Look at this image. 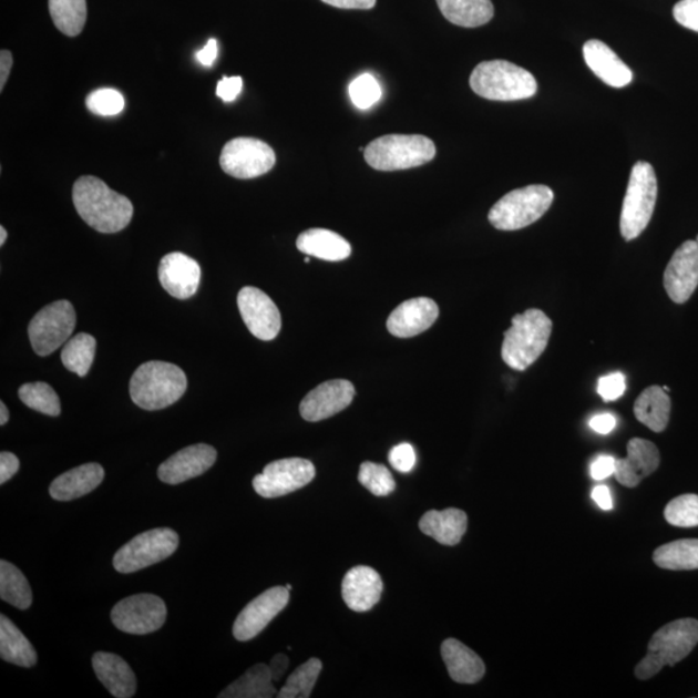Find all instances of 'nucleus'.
<instances>
[{
  "label": "nucleus",
  "mask_w": 698,
  "mask_h": 698,
  "mask_svg": "<svg viewBox=\"0 0 698 698\" xmlns=\"http://www.w3.org/2000/svg\"><path fill=\"white\" fill-rule=\"evenodd\" d=\"M586 64L594 74L610 88L623 89L633 81V72L616 52L597 39H592L584 45Z\"/></svg>",
  "instance_id": "obj_23"
},
{
  "label": "nucleus",
  "mask_w": 698,
  "mask_h": 698,
  "mask_svg": "<svg viewBox=\"0 0 698 698\" xmlns=\"http://www.w3.org/2000/svg\"><path fill=\"white\" fill-rule=\"evenodd\" d=\"M553 202L554 192L547 185H527L507 193L496 202L487 219L495 229H523L540 220Z\"/></svg>",
  "instance_id": "obj_8"
},
{
  "label": "nucleus",
  "mask_w": 698,
  "mask_h": 698,
  "mask_svg": "<svg viewBox=\"0 0 698 698\" xmlns=\"http://www.w3.org/2000/svg\"><path fill=\"white\" fill-rule=\"evenodd\" d=\"M85 105L93 114L113 116L124 109V99L120 91L113 89H100L93 91L85 100Z\"/></svg>",
  "instance_id": "obj_42"
},
{
  "label": "nucleus",
  "mask_w": 698,
  "mask_h": 698,
  "mask_svg": "<svg viewBox=\"0 0 698 698\" xmlns=\"http://www.w3.org/2000/svg\"><path fill=\"white\" fill-rule=\"evenodd\" d=\"M654 562L667 571L698 569V540H680L659 546L654 553Z\"/></svg>",
  "instance_id": "obj_33"
},
{
  "label": "nucleus",
  "mask_w": 698,
  "mask_h": 698,
  "mask_svg": "<svg viewBox=\"0 0 698 698\" xmlns=\"http://www.w3.org/2000/svg\"><path fill=\"white\" fill-rule=\"evenodd\" d=\"M593 500L596 502L597 506L603 510H612V494L609 487L607 485L595 486L592 493Z\"/></svg>",
  "instance_id": "obj_53"
},
{
  "label": "nucleus",
  "mask_w": 698,
  "mask_h": 698,
  "mask_svg": "<svg viewBox=\"0 0 698 698\" xmlns=\"http://www.w3.org/2000/svg\"><path fill=\"white\" fill-rule=\"evenodd\" d=\"M188 387L185 372L174 363L150 361L138 367L131 378L132 401L144 410H161L173 406Z\"/></svg>",
  "instance_id": "obj_3"
},
{
  "label": "nucleus",
  "mask_w": 698,
  "mask_h": 698,
  "mask_svg": "<svg viewBox=\"0 0 698 698\" xmlns=\"http://www.w3.org/2000/svg\"><path fill=\"white\" fill-rule=\"evenodd\" d=\"M468 514L462 510H431L419 520V530L441 545L455 546L468 532Z\"/></svg>",
  "instance_id": "obj_27"
},
{
  "label": "nucleus",
  "mask_w": 698,
  "mask_h": 698,
  "mask_svg": "<svg viewBox=\"0 0 698 698\" xmlns=\"http://www.w3.org/2000/svg\"><path fill=\"white\" fill-rule=\"evenodd\" d=\"M666 522L678 527L698 526V495L682 494L667 503Z\"/></svg>",
  "instance_id": "obj_39"
},
{
  "label": "nucleus",
  "mask_w": 698,
  "mask_h": 698,
  "mask_svg": "<svg viewBox=\"0 0 698 698\" xmlns=\"http://www.w3.org/2000/svg\"><path fill=\"white\" fill-rule=\"evenodd\" d=\"M322 2L331 7L341 8V10H371V8H374L377 0H322Z\"/></svg>",
  "instance_id": "obj_49"
},
{
  "label": "nucleus",
  "mask_w": 698,
  "mask_h": 698,
  "mask_svg": "<svg viewBox=\"0 0 698 698\" xmlns=\"http://www.w3.org/2000/svg\"><path fill=\"white\" fill-rule=\"evenodd\" d=\"M49 7L54 27L62 34L76 37L82 33L85 20H88L85 0H49Z\"/></svg>",
  "instance_id": "obj_35"
},
{
  "label": "nucleus",
  "mask_w": 698,
  "mask_h": 698,
  "mask_svg": "<svg viewBox=\"0 0 698 698\" xmlns=\"http://www.w3.org/2000/svg\"><path fill=\"white\" fill-rule=\"evenodd\" d=\"M13 64L12 53L7 50L0 52V91H3Z\"/></svg>",
  "instance_id": "obj_54"
},
{
  "label": "nucleus",
  "mask_w": 698,
  "mask_h": 698,
  "mask_svg": "<svg viewBox=\"0 0 698 698\" xmlns=\"http://www.w3.org/2000/svg\"><path fill=\"white\" fill-rule=\"evenodd\" d=\"M8 419H10V411H8L4 402H0V424H7Z\"/></svg>",
  "instance_id": "obj_55"
},
{
  "label": "nucleus",
  "mask_w": 698,
  "mask_h": 698,
  "mask_svg": "<svg viewBox=\"0 0 698 698\" xmlns=\"http://www.w3.org/2000/svg\"><path fill=\"white\" fill-rule=\"evenodd\" d=\"M671 400L663 387L651 386L644 390L634 403L638 421L654 432L665 431L669 424Z\"/></svg>",
  "instance_id": "obj_29"
},
{
  "label": "nucleus",
  "mask_w": 698,
  "mask_h": 698,
  "mask_svg": "<svg viewBox=\"0 0 698 698\" xmlns=\"http://www.w3.org/2000/svg\"><path fill=\"white\" fill-rule=\"evenodd\" d=\"M0 657L21 667L37 665L38 655L27 636L4 615L0 616Z\"/></svg>",
  "instance_id": "obj_31"
},
{
  "label": "nucleus",
  "mask_w": 698,
  "mask_h": 698,
  "mask_svg": "<svg viewBox=\"0 0 698 698\" xmlns=\"http://www.w3.org/2000/svg\"><path fill=\"white\" fill-rule=\"evenodd\" d=\"M160 283L171 297L188 299L197 292L201 283L199 264L183 253L163 256L158 268Z\"/></svg>",
  "instance_id": "obj_19"
},
{
  "label": "nucleus",
  "mask_w": 698,
  "mask_h": 698,
  "mask_svg": "<svg viewBox=\"0 0 698 698\" xmlns=\"http://www.w3.org/2000/svg\"><path fill=\"white\" fill-rule=\"evenodd\" d=\"M441 656L444 659L449 677L461 685H475L484 678L485 664L475 651L460 640L450 638L441 644Z\"/></svg>",
  "instance_id": "obj_26"
},
{
  "label": "nucleus",
  "mask_w": 698,
  "mask_h": 698,
  "mask_svg": "<svg viewBox=\"0 0 698 698\" xmlns=\"http://www.w3.org/2000/svg\"><path fill=\"white\" fill-rule=\"evenodd\" d=\"M657 177L648 162H636L628 181L623 212H620V235L626 240L638 238L654 215L657 201Z\"/></svg>",
  "instance_id": "obj_7"
},
{
  "label": "nucleus",
  "mask_w": 698,
  "mask_h": 698,
  "mask_svg": "<svg viewBox=\"0 0 698 698\" xmlns=\"http://www.w3.org/2000/svg\"><path fill=\"white\" fill-rule=\"evenodd\" d=\"M697 643V619L681 618L665 625L651 636L646 657L636 666V678L647 680L665 666L677 665L694 650Z\"/></svg>",
  "instance_id": "obj_4"
},
{
  "label": "nucleus",
  "mask_w": 698,
  "mask_h": 698,
  "mask_svg": "<svg viewBox=\"0 0 698 698\" xmlns=\"http://www.w3.org/2000/svg\"><path fill=\"white\" fill-rule=\"evenodd\" d=\"M322 670L321 659L310 658L300 665L289 678L286 685L277 694L278 698H308L312 694L318 677Z\"/></svg>",
  "instance_id": "obj_37"
},
{
  "label": "nucleus",
  "mask_w": 698,
  "mask_h": 698,
  "mask_svg": "<svg viewBox=\"0 0 698 698\" xmlns=\"http://www.w3.org/2000/svg\"><path fill=\"white\" fill-rule=\"evenodd\" d=\"M276 165L275 151L261 140L237 137L224 145L220 166L236 178H254L269 173Z\"/></svg>",
  "instance_id": "obj_11"
},
{
  "label": "nucleus",
  "mask_w": 698,
  "mask_h": 698,
  "mask_svg": "<svg viewBox=\"0 0 698 698\" xmlns=\"http://www.w3.org/2000/svg\"><path fill=\"white\" fill-rule=\"evenodd\" d=\"M20 469L19 458L10 452L0 454V484H6Z\"/></svg>",
  "instance_id": "obj_48"
},
{
  "label": "nucleus",
  "mask_w": 698,
  "mask_h": 698,
  "mask_svg": "<svg viewBox=\"0 0 698 698\" xmlns=\"http://www.w3.org/2000/svg\"><path fill=\"white\" fill-rule=\"evenodd\" d=\"M216 458V450L207 444L184 448L160 465L158 478L170 485L185 483L212 469Z\"/></svg>",
  "instance_id": "obj_18"
},
{
  "label": "nucleus",
  "mask_w": 698,
  "mask_h": 698,
  "mask_svg": "<svg viewBox=\"0 0 698 698\" xmlns=\"http://www.w3.org/2000/svg\"><path fill=\"white\" fill-rule=\"evenodd\" d=\"M95 353L96 339L90 333L81 332L66 341L61 352V361L69 371L85 377L89 374Z\"/></svg>",
  "instance_id": "obj_36"
},
{
  "label": "nucleus",
  "mask_w": 698,
  "mask_h": 698,
  "mask_svg": "<svg viewBox=\"0 0 698 698\" xmlns=\"http://www.w3.org/2000/svg\"><path fill=\"white\" fill-rule=\"evenodd\" d=\"M178 547V534L170 527H157L136 535L116 551L113 566L120 573H134L173 555Z\"/></svg>",
  "instance_id": "obj_9"
},
{
  "label": "nucleus",
  "mask_w": 698,
  "mask_h": 698,
  "mask_svg": "<svg viewBox=\"0 0 698 698\" xmlns=\"http://www.w3.org/2000/svg\"><path fill=\"white\" fill-rule=\"evenodd\" d=\"M217 58V42L216 39L212 38L207 42V44L197 52V60L204 66H212Z\"/></svg>",
  "instance_id": "obj_52"
},
{
  "label": "nucleus",
  "mask_w": 698,
  "mask_h": 698,
  "mask_svg": "<svg viewBox=\"0 0 698 698\" xmlns=\"http://www.w3.org/2000/svg\"><path fill=\"white\" fill-rule=\"evenodd\" d=\"M0 597L14 608L27 610L33 603V592L23 573L10 562H0Z\"/></svg>",
  "instance_id": "obj_34"
},
{
  "label": "nucleus",
  "mask_w": 698,
  "mask_h": 698,
  "mask_svg": "<svg viewBox=\"0 0 698 698\" xmlns=\"http://www.w3.org/2000/svg\"><path fill=\"white\" fill-rule=\"evenodd\" d=\"M78 215L100 233H116L126 228L134 215L127 197L109 188L95 176L78 178L73 188Z\"/></svg>",
  "instance_id": "obj_1"
},
{
  "label": "nucleus",
  "mask_w": 698,
  "mask_h": 698,
  "mask_svg": "<svg viewBox=\"0 0 698 698\" xmlns=\"http://www.w3.org/2000/svg\"><path fill=\"white\" fill-rule=\"evenodd\" d=\"M616 460L610 455H601L592 463L589 473L594 480H604L615 475Z\"/></svg>",
  "instance_id": "obj_47"
},
{
  "label": "nucleus",
  "mask_w": 698,
  "mask_h": 698,
  "mask_svg": "<svg viewBox=\"0 0 698 698\" xmlns=\"http://www.w3.org/2000/svg\"><path fill=\"white\" fill-rule=\"evenodd\" d=\"M363 152L370 167L398 171L431 162L437 155V146L423 135H386L372 140Z\"/></svg>",
  "instance_id": "obj_6"
},
{
  "label": "nucleus",
  "mask_w": 698,
  "mask_h": 698,
  "mask_svg": "<svg viewBox=\"0 0 698 698\" xmlns=\"http://www.w3.org/2000/svg\"><path fill=\"white\" fill-rule=\"evenodd\" d=\"M7 239V230L4 227H0V246H3Z\"/></svg>",
  "instance_id": "obj_56"
},
{
  "label": "nucleus",
  "mask_w": 698,
  "mask_h": 698,
  "mask_svg": "<svg viewBox=\"0 0 698 698\" xmlns=\"http://www.w3.org/2000/svg\"><path fill=\"white\" fill-rule=\"evenodd\" d=\"M20 400L30 409L39 413L59 417L61 413L60 399L50 384L43 382L27 383L20 387Z\"/></svg>",
  "instance_id": "obj_38"
},
{
  "label": "nucleus",
  "mask_w": 698,
  "mask_h": 698,
  "mask_svg": "<svg viewBox=\"0 0 698 698\" xmlns=\"http://www.w3.org/2000/svg\"><path fill=\"white\" fill-rule=\"evenodd\" d=\"M383 592V582L376 569L367 565L355 566L341 582V595L347 607L353 612L374 608Z\"/></svg>",
  "instance_id": "obj_22"
},
{
  "label": "nucleus",
  "mask_w": 698,
  "mask_h": 698,
  "mask_svg": "<svg viewBox=\"0 0 698 698\" xmlns=\"http://www.w3.org/2000/svg\"><path fill=\"white\" fill-rule=\"evenodd\" d=\"M76 315L72 302L59 300L45 306L29 324V339L34 352L49 356L72 336Z\"/></svg>",
  "instance_id": "obj_10"
},
{
  "label": "nucleus",
  "mask_w": 698,
  "mask_h": 698,
  "mask_svg": "<svg viewBox=\"0 0 698 698\" xmlns=\"http://www.w3.org/2000/svg\"><path fill=\"white\" fill-rule=\"evenodd\" d=\"M298 250L315 258L340 261L349 258L352 248L348 240L329 229H308L297 239Z\"/></svg>",
  "instance_id": "obj_28"
},
{
  "label": "nucleus",
  "mask_w": 698,
  "mask_h": 698,
  "mask_svg": "<svg viewBox=\"0 0 698 698\" xmlns=\"http://www.w3.org/2000/svg\"><path fill=\"white\" fill-rule=\"evenodd\" d=\"M316 469L312 462L302 458H286L270 462L253 480L255 492L263 499H278L299 491L312 481Z\"/></svg>",
  "instance_id": "obj_13"
},
{
  "label": "nucleus",
  "mask_w": 698,
  "mask_h": 698,
  "mask_svg": "<svg viewBox=\"0 0 698 698\" xmlns=\"http://www.w3.org/2000/svg\"><path fill=\"white\" fill-rule=\"evenodd\" d=\"M237 305L254 337L268 341L278 336L281 330V314L266 292L258 287L246 286L238 292Z\"/></svg>",
  "instance_id": "obj_15"
},
{
  "label": "nucleus",
  "mask_w": 698,
  "mask_h": 698,
  "mask_svg": "<svg viewBox=\"0 0 698 698\" xmlns=\"http://www.w3.org/2000/svg\"><path fill=\"white\" fill-rule=\"evenodd\" d=\"M626 382L623 372H613L607 377H602L597 383V393L605 401H615L625 393Z\"/></svg>",
  "instance_id": "obj_44"
},
{
  "label": "nucleus",
  "mask_w": 698,
  "mask_h": 698,
  "mask_svg": "<svg viewBox=\"0 0 698 698\" xmlns=\"http://www.w3.org/2000/svg\"><path fill=\"white\" fill-rule=\"evenodd\" d=\"M588 424L589 427H592V430H594L595 432L607 434L612 432L613 430H615L617 421H616V418L613 417L612 414L604 413V414L595 415L594 418H592V421H589Z\"/></svg>",
  "instance_id": "obj_50"
},
{
  "label": "nucleus",
  "mask_w": 698,
  "mask_h": 698,
  "mask_svg": "<svg viewBox=\"0 0 698 698\" xmlns=\"http://www.w3.org/2000/svg\"><path fill=\"white\" fill-rule=\"evenodd\" d=\"M113 624L120 632L146 635L165 625L167 608L160 596L137 594L115 604L111 613Z\"/></svg>",
  "instance_id": "obj_12"
},
{
  "label": "nucleus",
  "mask_w": 698,
  "mask_h": 698,
  "mask_svg": "<svg viewBox=\"0 0 698 698\" xmlns=\"http://www.w3.org/2000/svg\"><path fill=\"white\" fill-rule=\"evenodd\" d=\"M444 18L462 28H479L493 19L492 0H437Z\"/></svg>",
  "instance_id": "obj_30"
},
{
  "label": "nucleus",
  "mask_w": 698,
  "mask_h": 698,
  "mask_svg": "<svg viewBox=\"0 0 698 698\" xmlns=\"http://www.w3.org/2000/svg\"><path fill=\"white\" fill-rule=\"evenodd\" d=\"M305 261H306V263H309V261H310V258H306V259H305Z\"/></svg>",
  "instance_id": "obj_59"
},
{
  "label": "nucleus",
  "mask_w": 698,
  "mask_h": 698,
  "mask_svg": "<svg viewBox=\"0 0 698 698\" xmlns=\"http://www.w3.org/2000/svg\"><path fill=\"white\" fill-rule=\"evenodd\" d=\"M348 92L352 103L361 111H367L382 97V89H380L378 81L371 74H362L356 78L349 84Z\"/></svg>",
  "instance_id": "obj_41"
},
{
  "label": "nucleus",
  "mask_w": 698,
  "mask_h": 698,
  "mask_svg": "<svg viewBox=\"0 0 698 698\" xmlns=\"http://www.w3.org/2000/svg\"><path fill=\"white\" fill-rule=\"evenodd\" d=\"M92 667L97 679L116 698H130L136 694L135 673L124 659L107 651H96Z\"/></svg>",
  "instance_id": "obj_24"
},
{
  "label": "nucleus",
  "mask_w": 698,
  "mask_h": 698,
  "mask_svg": "<svg viewBox=\"0 0 698 698\" xmlns=\"http://www.w3.org/2000/svg\"><path fill=\"white\" fill-rule=\"evenodd\" d=\"M287 667H289V657H287L286 655L278 654L274 658H271V661L269 664L271 679H274L275 682L281 680L287 670Z\"/></svg>",
  "instance_id": "obj_51"
},
{
  "label": "nucleus",
  "mask_w": 698,
  "mask_h": 698,
  "mask_svg": "<svg viewBox=\"0 0 698 698\" xmlns=\"http://www.w3.org/2000/svg\"><path fill=\"white\" fill-rule=\"evenodd\" d=\"M470 85L476 95L493 101L531 99L538 90L532 73L504 60L481 62L473 69Z\"/></svg>",
  "instance_id": "obj_5"
},
{
  "label": "nucleus",
  "mask_w": 698,
  "mask_h": 698,
  "mask_svg": "<svg viewBox=\"0 0 698 698\" xmlns=\"http://www.w3.org/2000/svg\"><path fill=\"white\" fill-rule=\"evenodd\" d=\"M388 461H390L396 471L409 473L415 468V450L408 442H402V444L396 445L390 450Z\"/></svg>",
  "instance_id": "obj_43"
},
{
  "label": "nucleus",
  "mask_w": 698,
  "mask_h": 698,
  "mask_svg": "<svg viewBox=\"0 0 698 698\" xmlns=\"http://www.w3.org/2000/svg\"><path fill=\"white\" fill-rule=\"evenodd\" d=\"M105 471L99 463H85L52 481L50 494L57 501H73L95 491L103 483Z\"/></svg>",
  "instance_id": "obj_25"
},
{
  "label": "nucleus",
  "mask_w": 698,
  "mask_h": 698,
  "mask_svg": "<svg viewBox=\"0 0 698 698\" xmlns=\"http://www.w3.org/2000/svg\"><path fill=\"white\" fill-rule=\"evenodd\" d=\"M553 321L541 309H527L512 317V326L504 331L502 360L511 369L524 371L537 361L548 345Z\"/></svg>",
  "instance_id": "obj_2"
},
{
  "label": "nucleus",
  "mask_w": 698,
  "mask_h": 698,
  "mask_svg": "<svg viewBox=\"0 0 698 698\" xmlns=\"http://www.w3.org/2000/svg\"><path fill=\"white\" fill-rule=\"evenodd\" d=\"M673 13L674 19L681 27L698 33V0H680L679 3L675 4Z\"/></svg>",
  "instance_id": "obj_45"
},
{
  "label": "nucleus",
  "mask_w": 698,
  "mask_h": 698,
  "mask_svg": "<svg viewBox=\"0 0 698 698\" xmlns=\"http://www.w3.org/2000/svg\"><path fill=\"white\" fill-rule=\"evenodd\" d=\"M289 601L290 589H287L286 586L267 589L248 603L239 613L235 625H233V636L238 641L254 639L286 608Z\"/></svg>",
  "instance_id": "obj_14"
},
{
  "label": "nucleus",
  "mask_w": 698,
  "mask_h": 698,
  "mask_svg": "<svg viewBox=\"0 0 698 698\" xmlns=\"http://www.w3.org/2000/svg\"><path fill=\"white\" fill-rule=\"evenodd\" d=\"M663 388H664V391H666V392H669V391H670V390H669V387H663Z\"/></svg>",
  "instance_id": "obj_57"
},
{
  "label": "nucleus",
  "mask_w": 698,
  "mask_h": 698,
  "mask_svg": "<svg viewBox=\"0 0 698 698\" xmlns=\"http://www.w3.org/2000/svg\"><path fill=\"white\" fill-rule=\"evenodd\" d=\"M359 481L371 494L390 495L396 489V481L390 470L383 464L363 462L359 472Z\"/></svg>",
  "instance_id": "obj_40"
},
{
  "label": "nucleus",
  "mask_w": 698,
  "mask_h": 698,
  "mask_svg": "<svg viewBox=\"0 0 698 698\" xmlns=\"http://www.w3.org/2000/svg\"><path fill=\"white\" fill-rule=\"evenodd\" d=\"M355 387L346 379L328 380L310 391L300 403V415L307 422H320L351 406Z\"/></svg>",
  "instance_id": "obj_17"
},
{
  "label": "nucleus",
  "mask_w": 698,
  "mask_h": 698,
  "mask_svg": "<svg viewBox=\"0 0 698 698\" xmlns=\"http://www.w3.org/2000/svg\"><path fill=\"white\" fill-rule=\"evenodd\" d=\"M696 240H697V243H698V236H697V239H696Z\"/></svg>",
  "instance_id": "obj_60"
},
{
  "label": "nucleus",
  "mask_w": 698,
  "mask_h": 698,
  "mask_svg": "<svg viewBox=\"0 0 698 698\" xmlns=\"http://www.w3.org/2000/svg\"><path fill=\"white\" fill-rule=\"evenodd\" d=\"M438 317L439 307L432 299H409L388 317L387 329L393 337L411 338L429 330Z\"/></svg>",
  "instance_id": "obj_20"
},
{
  "label": "nucleus",
  "mask_w": 698,
  "mask_h": 698,
  "mask_svg": "<svg viewBox=\"0 0 698 698\" xmlns=\"http://www.w3.org/2000/svg\"><path fill=\"white\" fill-rule=\"evenodd\" d=\"M269 665L258 664L248 669L243 677L233 681L219 698H270L277 696Z\"/></svg>",
  "instance_id": "obj_32"
},
{
  "label": "nucleus",
  "mask_w": 698,
  "mask_h": 698,
  "mask_svg": "<svg viewBox=\"0 0 698 698\" xmlns=\"http://www.w3.org/2000/svg\"><path fill=\"white\" fill-rule=\"evenodd\" d=\"M659 462L661 455L654 442L635 438L627 442V456L616 460L615 476L620 485L635 487L658 469Z\"/></svg>",
  "instance_id": "obj_21"
},
{
  "label": "nucleus",
  "mask_w": 698,
  "mask_h": 698,
  "mask_svg": "<svg viewBox=\"0 0 698 698\" xmlns=\"http://www.w3.org/2000/svg\"><path fill=\"white\" fill-rule=\"evenodd\" d=\"M244 81L240 76H223V80L217 83L216 95L219 96L225 103H232L243 91Z\"/></svg>",
  "instance_id": "obj_46"
},
{
  "label": "nucleus",
  "mask_w": 698,
  "mask_h": 698,
  "mask_svg": "<svg viewBox=\"0 0 698 698\" xmlns=\"http://www.w3.org/2000/svg\"><path fill=\"white\" fill-rule=\"evenodd\" d=\"M664 286L669 298L682 305L698 286V243L686 240L674 253L664 274Z\"/></svg>",
  "instance_id": "obj_16"
},
{
  "label": "nucleus",
  "mask_w": 698,
  "mask_h": 698,
  "mask_svg": "<svg viewBox=\"0 0 698 698\" xmlns=\"http://www.w3.org/2000/svg\"><path fill=\"white\" fill-rule=\"evenodd\" d=\"M286 588L290 589V592H291L292 586L289 584V585H286Z\"/></svg>",
  "instance_id": "obj_58"
}]
</instances>
